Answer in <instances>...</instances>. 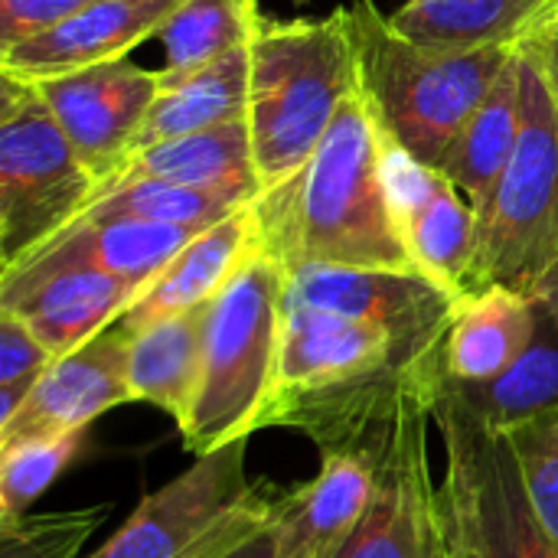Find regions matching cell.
<instances>
[{"label": "cell", "instance_id": "obj_31", "mask_svg": "<svg viewBox=\"0 0 558 558\" xmlns=\"http://www.w3.org/2000/svg\"><path fill=\"white\" fill-rule=\"evenodd\" d=\"M507 435L530 500L558 543V405L536 418H526Z\"/></svg>", "mask_w": 558, "mask_h": 558}, {"label": "cell", "instance_id": "obj_27", "mask_svg": "<svg viewBox=\"0 0 558 558\" xmlns=\"http://www.w3.org/2000/svg\"><path fill=\"white\" fill-rule=\"evenodd\" d=\"M248 203H255V199L219 193V190H196V186L144 180V183L95 193L92 203L78 216H85V219H141V222H163V226H183V229H209Z\"/></svg>", "mask_w": 558, "mask_h": 558}, {"label": "cell", "instance_id": "obj_11", "mask_svg": "<svg viewBox=\"0 0 558 558\" xmlns=\"http://www.w3.org/2000/svg\"><path fill=\"white\" fill-rule=\"evenodd\" d=\"M284 301L350 320L379 324L409 340L438 343L448 337L458 294L425 271L314 265L288 271Z\"/></svg>", "mask_w": 558, "mask_h": 558}, {"label": "cell", "instance_id": "obj_8", "mask_svg": "<svg viewBox=\"0 0 558 558\" xmlns=\"http://www.w3.org/2000/svg\"><path fill=\"white\" fill-rule=\"evenodd\" d=\"M248 438L222 445L147 494L131 520L88 558H219L271 520L275 500L245 474Z\"/></svg>", "mask_w": 558, "mask_h": 558}, {"label": "cell", "instance_id": "obj_24", "mask_svg": "<svg viewBox=\"0 0 558 558\" xmlns=\"http://www.w3.org/2000/svg\"><path fill=\"white\" fill-rule=\"evenodd\" d=\"M242 118H248V46L190 72L160 69V92L134 141V154Z\"/></svg>", "mask_w": 558, "mask_h": 558}, {"label": "cell", "instance_id": "obj_37", "mask_svg": "<svg viewBox=\"0 0 558 558\" xmlns=\"http://www.w3.org/2000/svg\"><path fill=\"white\" fill-rule=\"evenodd\" d=\"M546 33H553V36H558V16H556V20H553V26H549Z\"/></svg>", "mask_w": 558, "mask_h": 558}, {"label": "cell", "instance_id": "obj_33", "mask_svg": "<svg viewBox=\"0 0 558 558\" xmlns=\"http://www.w3.org/2000/svg\"><path fill=\"white\" fill-rule=\"evenodd\" d=\"M95 0H0V52L43 36Z\"/></svg>", "mask_w": 558, "mask_h": 558}, {"label": "cell", "instance_id": "obj_38", "mask_svg": "<svg viewBox=\"0 0 558 558\" xmlns=\"http://www.w3.org/2000/svg\"><path fill=\"white\" fill-rule=\"evenodd\" d=\"M558 16V0H553V20H556ZM549 26H553V23H549Z\"/></svg>", "mask_w": 558, "mask_h": 558}, {"label": "cell", "instance_id": "obj_32", "mask_svg": "<svg viewBox=\"0 0 558 558\" xmlns=\"http://www.w3.org/2000/svg\"><path fill=\"white\" fill-rule=\"evenodd\" d=\"M56 363L46 343L10 311H0V425L13 418L29 389Z\"/></svg>", "mask_w": 558, "mask_h": 558}, {"label": "cell", "instance_id": "obj_25", "mask_svg": "<svg viewBox=\"0 0 558 558\" xmlns=\"http://www.w3.org/2000/svg\"><path fill=\"white\" fill-rule=\"evenodd\" d=\"M209 304L131 330V347H128L131 396L134 402H147L167 412L177 422V428L186 422L199 389Z\"/></svg>", "mask_w": 558, "mask_h": 558}, {"label": "cell", "instance_id": "obj_26", "mask_svg": "<svg viewBox=\"0 0 558 558\" xmlns=\"http://www.w3.org/2000/svg\"><path fill=\"white\" fill-rule=\"evenodd\" d=\"M539 298V294H536ZM471 409L497 432H513L526 418H536L558 405V320L539 298L536 333L523 356L494 383L464 386L454 383Z\"/></svg>", "mask_w": 558, "mask_h": 558}, {"label": "cell", "instance_id": "obj_20", "mask_svg": "<svg viewBox=\"0 0 558 558\" xmlns=\"http://www.w3.org/2000/svg\"><path fill=\"white\" fill-rule=\"evenodd\" d=\"M144 180L196 186V190H219V193L258 199L262 180H258L255 157H252L248 118L144 147L114 177H108L95 193L144 183Z\"/></svg>", "mask_w": 558, "mask_h": 558}, {"label": "cell", "instance_id": "obj_18", "mask_svg": "<svg viewBox=\"0 0 558 558\" xmlns=\"http://www.w3.org/2000/svg\"><path fill=\"white\" fill-rule=\"evenodd\" d=\"M144 288L95 268H69L23 284H0V311L16 314L52 356H65L111 327Z\"/></svg>", "mask_w": 558, "mask_h": 558}, {"label": "cell", "instance_id": "obj_3", "mask_svg": "<svg viewBox=\"0 0 558 558\" xmlns=\"http://www.w3.org/2000/svg\"><path fill=\"white\" fill-rule=\"evenodd\" d=\"M350 33L356 46L360 92L383 137L435 170L517 49H422L396 33L376 0H356L350 7Z\"/></svg>", "mask_w": 558, "mask_h": 558}, {"label": "cell", "instance_id": "obj_15", "mask_svg": "<svg viewBox=\"0 0 558 558\" xmlns=\"http://www.w3.org/2000/svg\"><path fill=\"white\" fill-rule=\"evenodd\" d=\"M196 232L203 229L75 216L65 229L23 255L13 268H3L0 284H23L69 268H95L147 288Z\"/></svg>", "mask_w": 558, "mask_h": 558}, {"label": "cell", "instance_id": "obj_17", "mask_svg": "<svg viewBox=\"0 0 558 558\" xmlns=\"http://www.w3.org/2000/svg\"><path fill=\"white\" fill-rule=\"evenodd\" d=\"M373 461L353 451H320V471L275 500L278 558H337L360 526L373 494Z\"/></svg>", "mask_w": 558, "mask_h": 558}, {"label": "cell", "instance_id": "obj_16", "mask_svg": "<svg viewBox=\"0 0 558 558\" xmlns=\"http://www.w3.org/2000/svg\"><path fill=\"white\" fill-rule=\"evenodd\" d=\"M183 0H95L56 29L0 52V69L23 78H52L124 59L137 43L160 36Z\"/></svg>", "mask_w": 558, "mask_h": 558}, {"label": "cell", "instance_id": "obj_21", "mask_svg": "<svg viewBox=\"0 0 558 558\" xmlns=\"http://www.w3.org/2000/svg\"><path fill=\"white\" fill-rule=\"evenodd\" d=\"M539 298L513 288H484L458 298L448 343L445 369L454 383L484 386L507 373L536 333Z\"/></svg>", "mask_w": 558, "mask_h": 558}, {"label": "cell", "instance_id": "obj_22", "mask_svg": "<svg viewBox=\"0 0 558 558\" xmlns=\"http://www.w3.org/2000/svg\"><path fill=\"white\" fill-rule=\"evenodd\" d=\"M389 23L432 52L520 46L553 23V0H405Z\"/></svg>", "mask_w": 558, "mask_h": 558}, {"label": "cell", "instance_id": "obj_10", "mask_svg": "<svg viewBox=\"0 0 558 558\" xmlns=\"http://www.w3.org/2000/svg\"><path fill=\"white\" fill-rule=\"evenodd\" d=\"M46 108L65 131L98 186L134 154V141L160 92V72L134 65L128 56L36 82Z\"/></svg>", "mask_w": 558, "mask_h": 558}, {"label": "cell", "instance_id": "obj_36", "mask_svg": "<svg viewBox=\"0 0 558 558\" xmlns=\"http://www.w3.org/2000/svg\"><path fill=\"white\" fill-rule=\"evenodd\" d=\"M536 294L549 304V311L556 314V320H558V262L549 268V271H546V278L539 281Z\"/></svg>", "mask_w": 558, "mask_h": 558}, {"label": "cell", "instance_id": "obj_34", "mask_svg": "<svg viewBox=\"0 0 558 558\" xmlns=\"http://www.w3.org/2000/svg\"><path fill=\"white\" fill-rule=\"evenodd\" d=\"M275 517V510H271ZM219 558H278V546H275V526L271 520L265 526H258L255 533H248L242 543H235L232 549H226Z\"/></svg>", "mask_w": 558, "mask_h": 558}, {"label": "cell", "instance_id": "obj_14", "mask_svg": "<svg viewBox=\"0 0 558 558\" xmlns=\"http://www.w3.org/2000/svg\"><path fill=\"white\" fill-rule=\"evenodd\" d=\"M445 340L422 343L399 337L379 324L350 320L284 301V337L278 389H311L347 383L392 366H418L445 356Z\"/></svg>", "mask_w": 558, "mask_h": 558}, {"label": "cell", "instance_id": "obj_23", "mask_svg": "<svg viewBox=\"0 0 558 558\" xmlns=\"http://www.w3.org/2000/svg\"><path fill=\"white\" fill-rule=\"evenodd\" d=\"M520 131H523V65L517 46L510 62L504 65L484 101L474 108V114L464 121V128L458 131L438 167L468 196V203L477 213V226L494 203L497 183L517 150Z\"/></svg>", "mask_w": 558, "mask_h": 558}, {"label": "cell", "instance_id": "obj_9", "mask_svg": "<svg viewBox=\"0 0 558 558\" xmlns=\"http://www.w3.org/2000/svg\"><path fill=\"white\" fill-rule=\"evenodd\" d=\"M435 392L438 389L409 396L366 454L376 471L373 494L360 526L337 558H451L428 461Z\"/></svg>", "mask_w": 558, "mask_h": 558}, {"label": "cell", "instance_id": "obj_5", "mask_svg": "<svg viewBox=\"0 0 558 558\" xmlns=\"http://www.w3.org/2000/svg\"><path fill=\"white\" fill-rule=\"evenodd\" d=\"M435 425L445 441L438 484L451 558H558V543L539 520L507 432L490 428L441 376Z\"/></svg>", "mask_w": 558, "mask_h": 558}, {"label": "cell", "instance_id": "obj_29", "mask_svg": "<svg viewBox=\"0 0 558 558\" xmlns=\"http://www.w3.org/2000/svg\"><path fill=\"white\" fill-rule=\"evenodd\" d=\"M88 432L33 438L0 448V523L23 517L46 487L78 458Z\"/></svg>", "mask_w": 558, "mask_h": 558}, {"label": "cell", "instance_id": "obj_19", "mask_svg": "<svg viewBox=\"0 0 558 558\" xmlns=\"http://www.w3.org/2000/svg\"><path fill=\"white\" fill-rule=\"evenodd\" d=\"M258 219L255 203L235 209L222 222L196 232L173 262L137 294V301L118 317V324L131 333L141 330L160 317L193 311L199 304H209L229 278L239 271V265L248 258V252L258 245Z\"/></svg>", "mask_w": 558, "mask_h": 558}, {"label": "cell", "instance_id": "obj_6", "mask_svg": "<svg viewBox=\"0 0 558 558\" xmlns=\"http://www.w3.org/2000/svg\"><path fill=\"white\" fill-rule=\"evenodd\" d=\"M520 65L523 131L481 219L477 258L464 294L494 284L536 294L558 262V98L533 36L520 43Z\"/></svg>", "mask_w": 558, "mask_h": 558}, {"label": "cell", "instance_id": "obj_4", "mask_svg": "<svg viewBox=\"0 0 558 558\" xmlns=\"http://www.w3.org/2000/svg\"><path fill=\"white\" fill-rule=\"evenodd\" d=\"M288 268L262 245L248 252L213 298L203 340L199 389L180 425L190 454L252 438L278 389Z\"/></svg>", "mask_w": 558, "mask_h": 558}, {"label": "cell", "instance_id": "obj_30", "mask_svg": "<svg viewBox=\"0 0 558 558\" xmlns=\"http://www.w3.org/2000/svg\"><path fill=\"white\" fill-rule=\"evenodd\" d=\"M105 517L108 507L23 513L10 523H0V558H78Z\"/></svg>", "mask_w": 558, "mask_h": 558}, {"label": "cell", "instance_id": "obj_13", "mask_svg": "<svg viewBox=\"0 0 558 558\" xmlns=\"http://www.w3.org/2000/svg\"><path fill=\"white\" fill-rule=\"evenodd\" d=\"M383 163L412 262L418 265V271L461 298L468 291L481 239L474 206L441 170L412 160L386 137Z\"/></svg>", "mask_w": 558, "mask_h": 558}, {"label": "cell", "instance_id": "obj_35", "mask_svg": "<svg viewBox=\"0 0 558 558\" xmlns=\"http://www.w3.org/2000/svg\"><path fill=\"white\" fill-rule=\"evenodd\" d=\"M533 39H536V46H539L543 65H546V72H549V82H553V92H556L558 98V36H553V33H539V36H533Z\"/></svg>", "mask_w": 558, "mask_h": 558}, {"label": "cell", "instance_id": "obj_1", "mask_svg": "<svg viewBox=\"0 0 558 558\" xmlns=\"http://www.w3.org/2000/svg\"><path fill=\"white\" fill-rule=\"evenodd\" d=\"M262 245L288 268H392L418 271L402 239L386 183L383 134L353 95L330 131L281 183L255 199Z\"/></svg>", "mask_w": 558, "mask_h": 558}, {"label": "cell", "instance_id": "obj_7", "mask_svg": "<svg viewBox=\"0 0 558 558\" xmlns=\"http://www.w3.org/2000/svg\"><path fill=\"white\" fill-rule=\"evenodd\" d=\"M65 131L46 108L33 78L0 69V265L65 229L95 196Z\"/></svg>", "mask_w": 558, "mask_h": 558}, {"label": "cell", "instance_id": "obj_12", "mask_svg": "<svg viewBox=\"0 0 558 558\" xmlns=\"http://www.w3.org/2000/svg\"><path fill=\"white\" fill-rule=\"evenodd\" d=\"M128 347L131 333L114 320L88 343L56 356L13 418L0 425V448L88 432L98 415L134 402L128 383Z\"/></svg>", "mask_w": 558, "mask_h": 558}, {"label": "cell", "instance_id": "obj_28", "mask_svg": "<svg viewBox=\"0 0 558 558\" xmlns=\"http://www.w3.org/2000/svg\"><path fill=\"white\" fill-rule=\"evenodd\" d=\"M258 0H183L160 29L170 72H190L242 49L258 29Z\"/></svg>", "mask_w": 558, "mask_h": 558}, {"label": "cell", "instance_id": "obj_2", "mask_svg": "<svg viewBox=\"0 0 558 558\" xmlns=\"http://www.w3.org/2000/svg\"><path fill=\"white\" fill-rule=\"evenodd\" d=\"M353 95L360 65L350 10L258 23L248 43V134L262 190L307 163Z\"/></svg>", "mask_w": 558, "mask_h": 558}]
</instances>
